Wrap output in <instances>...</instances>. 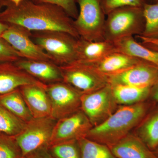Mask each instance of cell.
Segmentation results:
<instances>
[{
	"label": "cell",
	"mask_w": 158,
	"mask_h": 158,
	"mask_svg": "<svg viewBox=\"0 0 158 158\" xmlns=\"http://www.w3.org/2000/svg\"><path fill=\"white\" fill-rule=\"evenodd\" d=\"M71 18L59 6L23 0L18 6L0 1V22L22 27L31 32L59 31L80 38Z\"/></svg>",
	"instance_id": "6da1fadb"
},
{
	"label": "cell",
	"mask_w": 158,
	"mask_h": 158,
	"mask_svg": "<svg viewBox=\"0 0 158 158\" xmlns=\"http://www.w3.org/2000/svg\"><path fill=\"white\" fill-rule=\"evenodd\" d=\"M149 105L144 102L118 106L116 111L101 124L93 127L86 138L111 146L131 133L147 115Z\"/></svg>",
	"instance_id": "7a4b0ae2"
},
{
	"label": "cell",
	"mask_w": 158,
	"mask_h": 158,
	"mask_svg": "<svg viewBox=\"0 0 158 158\" xmlns=\"http://www.w3.org/2000/svg\"><path fill=\"white\" fill-rule=\"evenodd\" d=\"M144 26L143 8L127 6L116 9L106 15L105 40L114 43L125 37L141 35Z\"/></svg>",
	"instance_id": "3957f363"
},
{
	"label": "cell",
	"mask_w": 158,
	"mask_h": 158,
	"mask_svg": "<svg viewBox=\"0 0 158 158\" xmlns=\"http://www.w3.org/2000/svg\"><path fill=\"white\" fill-rule=\"evenodd\" d=\"M31 37L57 65H68L77 61L79 38L59 31L32 32Z\"/></svg>",
	"instance_id": "277c9868"
},
{
	"label": "cell",
	"mask_w": 158,
	"mask_h": 158,
	"mask_svg": "<svg viewBox=\"0 0 158 158\" xmlns=\"http://www.w3.org/2000/svg\"><path fill=\"white\" fill-rule=\"evenodd\" d=\"M78 5L77 17L73 24L80 38L91 41L105 40L104 29L106 15L101 0H75Z\"/></svg>",
	"instance_id": "5b68a950"
},
{
	"label": "cell",
	"mask_w": 158,
	"mask_h": 158,
	"mask_svg": "<svg viewBox=\"0 0 158 158\" xmlns=\"http://www.w3.org/2000/svg\"><path fill=\"white\" fill-rule=\"evenodd\" d=\"M56 121L49 116L33 118L26 122L23 130L14 137L22 158L37 150L49 147Z\"/></svg>",
	"instance_id": "8992f818"
},
{
	"label": "cell",
	"mask_w": 158,
	"mask_h": 158,
	"mask_svg": "<svg viewBox=\"0 0 158 158\" xmlns=\"http://www.w3.org/2000/svg\"><path fill=\"white\" fill-rule=\"evenodd\" d=\"M110 84L96 91L83 94L81 110L88 117L93 127L101 124L118 108Z\"/></svg>",
	"instance_id": "52a82bcc"
},
{
	"label": "cell",
	"mask_w": 158,
	"mask_h": 158,
	"mask_svg": "<svg viewBox=\"0 0 158 158\" xmlns=\"http://www.w3.org/2000/svg\"><path fill=\"white\" fill-rule=\"evenodd\" d=\"M60 67L63 81L82 94L96 91L109 84V77L85 63L75 62Z\"/></svg>",
	"instance_id": "ba28073f"
},
{
	"label": "cell",
	"mask_w": 158,
	"mask_h": 158,
	"mask_svg": "<svg viewBox=\"0 0 158 158\" xmlns=\"http://www.w3.org/2000/svg\"><path fill=\"white\" fill-rule=\"evenodd\" d=\"M46 90L52 107L51 117L58 120L73 114L81 110L80 91L64 81L46 85Z\"/></svg>",
	"instance_id": "9c48e42d"
},
{
	"label": "cell",
	"mask_w": 158,
	"mask_h": 158,
	"mask_svg": "<svg viewBox=\"0 0 158 158\" xmlns=\"http://www.w3.org/2000/svg\"><path fill=\"white\" fill-rule=\"evenodd\" d=\"M92 127L93 126L88 117L81 109L70 116L57 120L50 146L85 138Z\"/></svg>",
	"instance_id": "30bf717a"
},
{
	"label": "cell",
	"mask_w": 158,
	"mask_h": 158,
	"mask_svg": "<svg viewBox=\"0 0 158 158\" xmlns=\"http://www.w3.org/2000/svg\"><path fill=\"white\" fill-rule=\"evenodd\" d=\"M31 35V31L22 27L10 25L2 37L24 59L52 61L47 54L32 40Z\"/></svg>",
	"instance_id": "8fae6325"
},
{
	"label": "cell",
	"mask_w": 158,
	"mask_h": 158,
	"mask_svg": "<svg viewBox=\"0 0 158 158\" xmlns=\"http://www.w3.org/2000/svg\"><path fill=\"white\" fill-rule=\"evenodd\" d=\"M158 79V67L143 61L120 73L109 77L110 85L152 87Z\"/></svg>",
	"instance_id": "7c38bea8"
},
{
	"label": "cell",
	"mask_w": 158,
	"mask_h": 158,
	"mask_svg": "<svg viewBox=\"0 0 158 158\" xmlns=\"http://www.w3.org/2000/svg\"><path fill=\"white\" fill-rule=\"evenodd\" d=\"M31 85L46 86L18 67L14 62H0V96Z\"/></svg>",
	"instance_id": "4fadbf2b"
},
{
	"label": "cell",
	"mask_w": 158,
	"mask_h": 158,
	"mask_svg": "<svg viewBox=\"0 0 158 158\" xmlns=\"http://www.w3.org/2000/svg\"><path fill=\"white\" fill-rule=\"evenodd\" d=\"M14 63L34 78L45 85L63 81L60 66L52 61L23 58Z\"/></svg>",
	"instance_id": "5bb4252c"
},
{
	"label": "cell",
	"mask_w": 158,
	"mask_h": 158,
	"mask_svg": "<svg viewBox=\"0 0 158 158\" xmlns=\"http://www.w3.org/2000/svg\"><path fill=\"white\" fill-rule=\"evenodd\" d=\"M46 87L31 85L19 88L33 118H43L51 116L50 100Z\"/></svg>",
	"instance_id": "9a60e30c"
},
{
	"label": "cell",
	"mask_w": 158,
	"mask_h": 158,
	"mask_svg": "<svg viewBox=\"0 0 158 158\" xmlns=\"http://www.w3.org/2000/svg\"><path fill=\"white\" fill-rule=\"evenodd\" d=\"M142 61L143 60L127 54L115 52L97 62L83 63L89 65L98 72L109 77L124 71Z\"/></svg>",
	"instance_id": "2e32d148"
},
{
	"label": "cell",
	"mask_w": 158,
	"mask_h": 158,
	"mask_svg": "<svg viewBox=\"0 0 158 158\" xmlns=\"http://www.w3.org/2000/svg\"><path fill=\"white\" fill-rule=\"evenodd\" d=\"M116 158H158L135 134L108 146Z\"/></svg>",
	"instance_id": "e0dca14e"
},
{
	"label": "cell",
	"mask_w": 158,
	"mask_h": 158,
	"mask_svg": "<svg viewBox=\"0 0 158 158\" xmlns=\"http://www.w3.org/2000/svg\"><path fill=\"white\" fill-rule=\"evenodd\" d=\"M117 52L113 42L104 40L91 41L78 39L76 62L91 63L97 62L109 54Z\"/></svg>",
	"instance_id": "ac0fdd59"
},
{
	"label": "cell",
	"mask_w": 158,
	"mask_h": 158,
	"mask_svg": "<svg viewBox=\"0 0 158 158\" xmlns=\"http://www.w3.org/2000/svg\"><path fill=\"white\" fill-rule=\"evenodd\" d=\"M113 43L117 52L127 54L158 67V52L137 42L133 37H125Z\"/></svg>",
	"instance_id": "d6986e66"
},
{
	"label": "cell",
	"mask_w": 158,
	"mask_h": 158,
	"mask_svg": "<svg viewBox=\"0 0 158 158\" xmlns=\"http://www.w3.org/2000/svg\"><path fill=\"white\" fill-rule=\"evenodd\" d=\"M116 102L121 106L138 103L149 97L151 87H141L128 85H111Z\"/></svg>",
	"instance_id": "ffe728a7"
},
{
	"label": "cell",
	"mask_w": 158,
	"mask_h": 158,
	"mask_svg": "<svg viewBox=\"0 0 158 158\" xmlns=\"http://www.w3.org/2000/svg\"><path fill=\"white\" fill-rule=\"evenodd\" d=\"M135 134L150 149L158 147V110L145 117L135 128Z\"/></svg>",
	"instance_id": "44dd1931"
},
{
	"label": "cell",
	"mask_w": 158,
	"mask_h": 158,
	"mask_svg": "<svg viewBox=\"0 0 158 158\" xmlns=\"http://www.w3.org/2000/svg\"><path fill=\"white\" fill-rule=\"evenodd\" d=\"M0 104L25 122L33 118L19 88L1 95Z\"/></svg>",
	"instance_id": "7402d4cb"
},
{
	"label": "cell",
	"mask_w": 158,
	"mask_h": 158,
	"mask_svg": "<svg viewBox=\"0 0 158 158\" xmlns=\"http://www.w3.org/2000/svg\"><path fill=\"white\" fill-rule=\"evenodd\" d=\"M81 158H116L110 148L86 137L78 140Z\"/></svg>",
	"instance_id": "603a6c76"
},
{
	"label": "cell",
	"mask_w": 158,
	"mask_h": 158,
	"mask_svg": "<svg viewBox=\"0 0 158 158\" xmlns=\"http://www.w3.org/2000/svg\"><path fill=\"white\" fill-rule=\"evenodd\" d=\"M26 122L0 104V132L15 137L23 130Z\"/></svg>",
	"instance_id": "cb8c5ba5"
},
{
	"label": "cell",
	"mask_w": 158,
	"mask_h": 158,
	"mask_svg": "<svg viewBox=\"0 0 158 158\" xmlns=\"http://www.w3.org/2000/svg\"><path fill=\"white\" fill-rule=\"evenodd\" d=\"M144 26L140 36L149 38L158 37V1L147 3L143 7Z\"/></svg>",
	"instance_id": "d4e9b609"
},
{
	"label": "cell",
	"mask_w": 158,
	"mask_h": 158,
	"mask_svg": "<svg viewBox=\"0 0 158 158\" xmlns=\"http://www.w3.org/2000/svg\"><path fill=\"white\" fill-rule=\"evenodd\" d=\"M49 147L51 153L56 158H81L78 140L60 142Z\"/></svg>",
	"instance_id": "484cf974"
},
{
	"label": "cell",
	"mask_w": 158,
	"mask_h": 158,
	"mask_svg": "<svg viewBox=\"0 0 158 158\" xmlns=\"http://www.w3.org/2000/svg\"><path fill=\"white\" fill-rule=\"evenodd\" d=\"M21 152L14 137L0 132V158H22Z\"/></svg>",
	"instance_id": "4316f807"
},
{
	"label": "cell",
	"mask_w": 158,
	"mask_h": 158,
	"mask_svg": "<svg viewBox=\"0 0 158 158\" xmlns=\"http://www.w3.org/2000/svg\"><path fill=\"white\" fill-rule=\"evenodd\" d=\"M102 7L106 15L116 9L127 6L143 8L148 0H101Z\"/></svg>",
	"instance_id": "83f0119b"
},
{
	"label": "cell",
	"mask_w": 158,
	"mask_h": 158,
	"mask_svg": "<svg viewBox=\"0 0 158 158\" xmlns=\"http://www.w3.org/2000/svg\"><path fill=\"white\" fill-rule=\"evenodd\" d=\"M36 3H46L56 5L62 8L69 16L75 19L78 15L75 0H31Z\"/></svg>",
	"instance_id": "f1b7e54d"
},
{
	"label": "cell",
	"mask_w": 158,
	"mask_h": 158,
	"mask_svg": "<svg viewBox=\"0 0 158 158\" xmlns=\"http://www.w3.org/2000/svg\"><path fill=\"white\" fill-rule=\"evenodd\" d=\"M23 58L5 40L0 37V62H15Z\"/></svg>",
	"instance_id": "f546056e"
},
{
	"label": "cell",
	"mask_w": 158,
	"mask_h": 158,
	"mask_svg": "<svg viewBox=\"0 0 158 158\" xmlns=\"http://www.w3.org/2000/svg\"><path fill=\"white\" fill-rule=\"evenodd\" d=\"M141 40V44L152 50L158 52V37L156 38H149L140 35L136 36Z\"/></svg>",
	"instance_id": "4dcf8cb0"
},
{
	"label": "cell",
	"mask_w": 158,
	"mask_h": 158,
	"mask_svg": "<svg viewBox=\"0 0 158 158\" xmlns=\"http://www.w3.org/2000/svg\"><path fill=\"white\" fill-rule=\"evenodd\" d=\"M22 158H56L50 152H49L48 148H41L29 154Z\"/></svg>",
	"instance_id": "1f68e13d"
},
{
	"label": "cell",
	"mask_w": 158,
	"mask_h": 158,
	"mask_svg": "<svg viewBox=\"0 0 158 158\" xmlns=\"http://www.w3.org/2000/svg\"><path fill=\"white\" fill-rule=\"evenodd\" d=\"M149 97L153 100L158 102V79L151 88Z\"/></svg>",
	"instance_id": "d6a6232c"
},
{
	"label": "cell",
	"mask_w": 158,
	"mask_h": 158,
	"mask_svg": "<svg viewBox=\"0 0 158 158\" xmlns=\"http://www.w3.org/2000/svg\"><path fill=\"white\" fill-rule=\"evenodd\" d=\"M9 25L0 22V37H2L4 32L9 27Z\"/></svg>",
	"instance_id": "836d02e7"
},
{
	"label": "cell",
	"mask_w": 158,
	"mask_h": 158,
	"mask_svg": "<svg viewBox=\"0 0 158 158\" xmlns=\"http://www.w3.org/2000/svg\"><path fill=\"white\" fill-rule=\"evenodd\" d=\"M11 2L13 3L14 5L18 6L19 5L20 3L22 2L23 0H9Z\"/></svg>",
	"instance_id": "e575fe53"
},
{
	"label": "cell",
	"mask_w": 158,
	"mask_h": 158,
	"mask_svg": "<svg viewBox=\"0 0 158 158\" xmlns=\"http://www.w3.org/2000/svg\"><path fill=\"white\" fill-rule=\"evenodd\" d=\"M155 154L156 155V156L158 158V147L155 150L154 152Z\"/></svg>",
	"instance_id": "d590c367"
},
{
	"label": "cell",
	"mask_w": 158,
	"mask_h": 158,
	"mask_svg": "<svg viewBox=\"0 0 158 158\" xmlns=\"http://www.w3.org/2000/svg\"><path fill=\"white\" fill-rule=\"evenodd\" d=\"M158 0H148V3H153L158 2Z\"/></svg>",
	"instance_id": "8d00e7d4"
},
{
	"label": "cell",
	"mask_w": 158,
	"mask_h": 158,
	"mask_svg": "<svg viewBox=\"0 0 158 158\" xmlns=\"http://www.w3.org/2000/svg\"><path fill=\"white\" fill-rule=\"evenodd\" d=\"M0 1H1V0H0Z\"/></svg>",
	"instance_id": "74e56055"
}]
</instances>
